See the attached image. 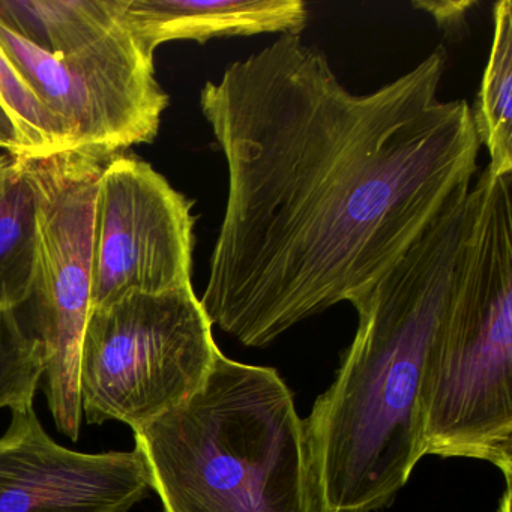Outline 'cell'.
Wrapping results in <instances>:
<instances>
[{"instance_id":"1","label":"cell","mask_w":512,"mask_h":512,"mask_svg":"<svg viewBox=\"0 0 512 512\" xmlns=\"http://www.w3.org/2000/svg\"><path fill=\"white\" fill-rule=\"evenodd\" d=\"M442 47L394 82L352 94L322 50L280 38L200 92L229 173L200 298L248 347L379 280L472 187V107L442 101Z\"/></svg>"},{"instance_id":"2","label":"cell","mask_w":512,"mask_h":512,"mask_svg":"<svg viewBox=\"0 0 512 512\" xmlns=\"http://www.w3.org/2000/svg\"><path fill=\"white\" fill-rule=\"evenodd\" d=\"M475 212L472 184L379 280L350 299L358 331L305 419L320 512L385 508L424 457L428 358L460 278Z\"/></svg>"},{"instance_id":"3","label":"cell","mask_w":512,"mask_h":512,"mask_svg":"<svg viewBox=\"0 0 512 512\" xmlns=\"http://www.w3.org/2000/svg\"><path fill=\"white\" fill-rule=\"evenodd\" d=\"M134 437L164 512H320L307 422L274 368L220 352L191 397Z\"/></svg>"},{"instance_id":"4","label":"cell","mask_w":512,"mask_h":512,"mask_svg":"<svg viewBox=\"0 0 512 512\" xmlns=\"http://www.w3.org/2000/svg\"><path fill=\"white\" fill-rule=\"evenodd\" d=\"M454 295L422 391L425 455L512 472V175L485 167Z\"/></svg>"},{"instance_id":"5","label":"cell","mask_w":512,"mask_h":512,"mask_svg":"<svg viewBox=\"0 0 512 512\" xmlns=\"http://www.w3.org/2000/svg\"><path fill=\"white\" fill-rule=\"evenodd\" d=\"M218 353L193 284L91 308L80 353L83 415L136 433L191 397Z\"/></svg>"},{"instance_id":"6","label":"cell","mask_w":512,"mask_h":512,"mask_svg":"<svg viewBox=\"0 0 512 512\" xmlns=\"http://www.w3.org/2000/svg\"><path fill=\"white\" fill-rule=\"evenodd\" d=\"M35 194L34 332L43 349L47 403L76 442L82 427L80 353L91 311L94 206L103 158L62 151L26 158Z\"/></svg>"},{"instance_id":"7","label":"cell","mask_w":512,"mask_h":512,"mask_svg":"<svg viewBox=\"0 0 512 512\" xmlns=\"http://www.w3.org/2000/svg\"><path fill=\"white\" fill-rule=\"evenodd\" d=\"M0 49L61 125L65 151L110 161L158 136L169 95L155 79L154 56L130 31L53 56L0 25Z\"/></svg>"},{"instance_id":"8","label":"cell","mask_w":512,"mask_h":512,"mask_svg":"<svg viewBox=\"0 0 512 512\" xmlns=\"http://www.w3.org/2000/svg\"><path fill=\"white\" fill-rule=\"evenodd\" d=\"M193 202L151 164L118 155L104 164L94 206L91 308L130 293L191 286Z\"/></svg>"},{"instance_id":"9","label":"cell","mask_w":512,"mask_h":512,"mask_svg":"<svg viewBox=\"0 0 512 512\" xmlns=\"http://www.w3.org/2000/svg\"><path fill=\"white\" fill-rule=\"evenodd\" d=\"M0 436V512H127L152 490L139 449L86 454L58 445L34 404Z\"/></svg>"},{"instance_id":"10","label":"cell","mask_w":512,"mask_h":512,"mask_svg":"<svg viewBox=\"0 0 512 512\" xmlns=\"http://www.w3.org/2000/svg\"><path fill=\"white\" fill-rule=\"evenodd\" d=\"M125 20L143 52L154 56L170 41L299 35L308 10L301 0H128Z\"/></svg>"},{"instance_id":"11","label":"cell","mask_w":512,"mask_h":512,"mask_svg":"<svg viewBox=\"0 0 512 512\" xmlns=\"http://www.w3.org/2000/svg\"><path fill=\"white\" fill-rule=\"evenodd\" d=\"M127 2L0 0V25L49 55H74L130 31Z\"/></svg>"},{"instance_id":"12","label":"cell","mask_w":512,"mask_h":512,"mask_svg":"<svg viewBox=\"0 0 512 512\" xmlns=\"http://www.w3.org/2000/svg\"><path fill=\"white\" fill-rule=\"evenodd\" d=\"M35 194L23 157L0 152V308L19 310L35 283Z\"/></svg>"},{"instance_id":"13","label":"cell","mask_w":512,"mask_h":512,"mask_svg":"<svg viewBox=\"0 0 512 512\" xmlns=\"http://www.w3.org/2000/svg\"><path fill=\"white\" fill-rule=\"evenodd\" d=\"M494 34L481 89L472 109L479 142L490 154L491 172L512 175V4L493 8Z\"/></svg>"},{"instance_id":"14","label":"cell","mask_w":512,"mask_h":512,"mask_svg":"<svg viewBox=\"0 0 512 512\" xmlns=\"http://www.w3.org/2000/svg\"><path fill=\"white\" fill-rule=\"evenodd\" d=\"M44 374L43 349L17 310L0 308V409L34 404Z\"/></svg>"},{"instance_id":"15","label":"cell","mask_w":512,"mask_h":512,"mask_svg":"<svg viewBox=\"0 0 512 512\" xmlns=\"http://www.w3.org/2000/svg\"><path fill=\"white\" fill-rule=\"evenodd\" d=\"M0 104L10 113L31 149L32 158L65 151L64 133L28 83L0 49Z\"/></svg>"},{"instance_id":"16","label":"cell","mask_w":512,"mask_h":512,"mask_svg":"<svg viewBox=\"0 0 512 512\" xmlns=\"http://www.w3.org/2000/svg\"><path fill=\"white\" fill-rule=\"evenodd\" d=\"M415 8L427 10L439 23L440 28L448 34H454L466 23L467 8L473 7L472 2H416Z\"/></svg>"},{"instance_id":"17","label":"cell","mask_w":512,"mask_h":512,"mask_svg":"<svg viewBox=\"0 0 512 512\" xmlns=\"http://www.w3.org/2000/svg\"><path fill=\"white\" fill-rule=\"evenodd\" d=\"M0 152L13 157L32 158L31 149L22 131L2 104H0Z\"/></svg>"}]
</instances>
